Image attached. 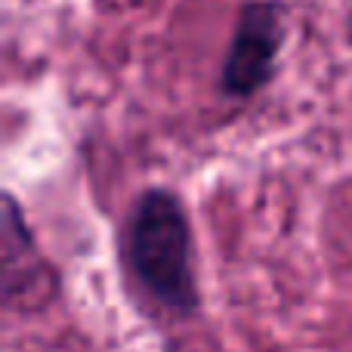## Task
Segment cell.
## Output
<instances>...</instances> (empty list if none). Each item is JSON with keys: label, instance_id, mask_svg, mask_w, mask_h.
Wrapping results in <instances>:
<instances>
[{"label": "cell", "instance_id": "3", "mask_svg": "<svg viewBox=\"0 0 352 352\" xmlns=\"http://www.w3.org/2000/svg\"><path fill=\"white\" fill-rule=\"evenodd\" d=\"M43 256L37 254V244L31 238V229L19 210L16 198H3V300L12 306L19 297L31 294L34 287L47 285L50 275Z\"/></svg>", "mask_w": 352, "mask_h": 352}, {"label": "cell", "instance_id": "1", "mask_svg": "<svg viewBox=\"0 0 352 352\" xmlns=\"http://www.w3.org/2000/svg\"><path fill=\"white\" fill-rule=\"evenodd\" d=\"M124 256L140 285L161 306L188 316L198 309L192 272V229L182 201L167 188H148L136 198L124 232Z\"/></svg>", "mask_w": 352, "mask_h": 352}, {"label": "cell", "instance_id": "4", "mask_svg": "<svg viewBox=\"0 0 352 352\" xmlns=\"http://www.w3.org/2000/svg\"><path fill=\"white\" fill-rule=\"evenodd\" d=\"M346 31H349V37H352V10H349V19H346Z\"/></svg>", "mask_w": 352, "mask_h": 352}, {"label": "cell", "instance_id": "2", "mask_svg": "<svg viewBox=\"0 0 352 352\" xmlns=\"http://www.w3.org/2000/svg\"><path fill=\"white\" fill-rule=\"evenodd\" d=\"M285 25L281 6L272 0H250L238 12L219 84L232 99H248L272 80Z\"/></svg>", "mask_w": 352, "mask_h": 352}]
</instances>
